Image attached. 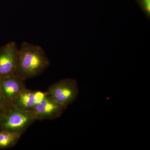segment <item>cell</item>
<instances>
[{
  "instance_id": "obj_6",
  "label": "cell",
  "mask_w": 150,
  "mask_h": 150,
  "mask_svg": "<svg viewBox=\"0 0 150 150\" xmlns=\"http://www.w3.org/2000/svg\"><path fill=\"white\" fill-rule=\"evenodd\" d=\"M47 94L46 92L25 88L8 104V107L23 110H31Z\"/></svg>"
},
{
  "instance_id": "obj_4",
  "label": "cell",
  "mask_w": 150,
  "mask_h": 150,
  "mask_svg": "<svg viewBox=\"0 0 150 150\" xmlns=\"http://www.w3.org/2000/svg\"><path fill=\"white\" fill-rule=\"evenodd\" d=\"M18 51L17 45L13 41L0 47V79L16 74Z\"/></svg>"
},
{
  "instance_id": "obj_9",
  "label": "cell",
  "mask_w": 150,
  "mask_h": 150,
  "mask_svg": "<svg viewBox=\"0 0 150 150\" xmlns=\"http://www.w3.org/2000/svg\"><path fill=\"white\" fill-rule=\"evenodd\" d=\"M145 13L149 16L150 15V0H137Z\"/></svg>"
},
{
  "instance_id": "obj_7",
  "label": "cell",
  "mask_w": 150,
  "mask_h": 150,
  "mask_svg": "<svg viewBox=\"0 0 150 150\" xmlns=\"http://www.w3.org/2000/svg\"><path fill=\"white\" fill-rule=\"evenodd\" d=\"M25 81V80L16 74L0 79L2 93L8 105L17 96L26 88Z\"/></svg>"
},
{
  "instance_id": "obj_2",
  "label": "cell",
  "mask_w": 150,
  "mask_h": 150,
  "mask_svg": "<svg viewBox=\"0 0 150 150\" xmlns=\"http://www.w3.org/2000/svg\"><path fill=\"white\" fill-rule=\"evenodd\" d=\"M37 120L32 110L8 107L0 121V130L23 134Z\"/></svg>"
},
{
  "instance_id": "obj_11",
  "label": "cell",
  "mask_w": 150,
  "mask_h": 150,
  "mask_svg": "<svg viewBox=\"0 0 150 150\" xmlns=\"http://www.w3.org/2000/svg\"><path fill=\"white\" fill-rule=\"evenodd\" d=\"M7 108L4 107V106L0 105V121H1L2 117H3V115L4 114Z\"/></svg>"
},
{
  "instance_id": "obj_10",
  "label": "cell",
  "mask_w": 150,
  "mask_h": 150,
  "mask_svg": "<svg viewBox=\"0 0 150 150\" xmlns=\"http://www.w3.org/2000/svg\"><path fill=\"white\" fill-rule=\"evenodd\" d=\"M0 105L5 107H8V104L6 103L5 100L4 99L2 93L1 87H0Z\"/></svg>"
},
{
  "instance_id": "obj_5",
  "label": "cell",
  "mask_w": 150,
  "mask_h": 150,
  "mask_svg": "<svg viewBox=\"0 0 150 150\" xmlns=\"http://www.w3.org/2000/svg\"><path fill=\"white\" fill-rule=\"evenodd\" d=\"M66 109L47 93L31 110L35 112L37 120L43 121L54 120L60 118Z\"/></svg>"
},
{
  "instance_id": "obj_1",
  "label": "cell",
  "mask_w": 150,
  "mask_h": 150,
  "mask_svg": "<svg viewBox=\"0 0 150 150\" xmlns=\"http://www.w3.org/2000/svg\"><path fill=\"white\" fill-rule=\"evenodd\" d=\"M50 62L40 46L26 42L19 48L18 62L16 74L26 80L42 74Z\"/></svg>"
},
{
  "instance_id": "obj_8",
  "label": "cell",
  "mask_w": 150,
  "mask_h": 150,
  "mask_svg": "<svg viewBox=\"0 0 150 150\" xmlns=\"http://www.w3.org/2000/svg\"><path fill=\"white\" fill-rule=\"evenodd\" d=\"M22 134L0 130V150L15 146L18 143Z\"/></svg>"
},
{
  "instance_id": "obj_3",
  "label": "cell",
  "mask_w": 150,
  "mask_h": 150,
  "mask_svg": "<svg viewBox=\"0 0 150 150\" xmlns=\"http://www.w3.org/2000/svg\"><path fill=\"white\" fill-rule=\"evenodd\" d=\"M46 92L56 101L67 108L77 98L79 88L76 80L67 79L51 85Z\"/></svg>"
}]
</instances>
